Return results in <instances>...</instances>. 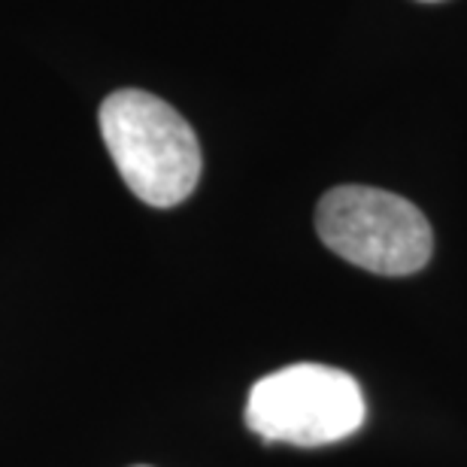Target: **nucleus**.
Wrapping results in <instances>:
<instances>
[{"mask_svg":"<svg viewBox=\"0 0 467 467\" xmlns=\"http://www.w3.org/2000/svg\"><path fill=\"white\" fill-rule=\"evenodd\" d=\"M100 134L128 189L149 207H176L201 180V146L167 100L140 88L116 91L100 107Z\"/></svg>","mask_w":467,"mask_h":467,"instance_id":"obj_1","label":"nucleus"},{"mask_svg":"<svg viewBox=\"0 0 467 467\" xmlns=\"http://www.w3.org/2000/svg\"><path fill=\"white\" fill-rule=\"evenodd\" d=\"M316 231L334 255L379 276L416 274L434 249L425 213L370 185L331 189L316 207Z\"/></svg>","mask_w":467,"mask_h":467,"instance_id":"obj_2","label":"nucleus"},{"mask_svg":"<svg viewBox=\"0 0 467 467\" xmlns=\"http://www.w3.org/2000/svg\"><path fill=\"white\" fill-rule=\"evenodd\" d=\"M364 391L347 370L328 364H288L252 386L246 425L261 441L325 446L364 425Z\"/></svg>","mask_w":467,"mask_h":467,"instance_id":"obj_3","label":"nucleus"},{"mask_svg":"<svg viewBox=\"0 0 467 467\" xmlns=\"http://www.w3.org/2000/svg\"><path fill=\"white\" fill-rule=\"evenodd\" d=\"M425 4H434V0H425Z\"/></svg>","mask_w":467,"mask_h":467,"instance_id":"obj_4","label":"nucleus"},{"mask_svg":"<svg viewBox=\"0 0 467 467\" xmlns=\"http://www.w3.org/2000/svg\"><path fill=\"white\" fill-rule=\"evenodd\" d=\"M140 467H143V464H140Z\"/></svg>","mask_w":467,"mask_h":467,"instance_id":"obj_5","label":"nucleus"}]
</instances>
